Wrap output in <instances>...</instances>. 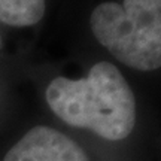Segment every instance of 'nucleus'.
I'll use <instances>...</instances> for the list:
<instances>
[{
  "label": "nucleus",
  "mask_w": 161,
  "mask_h": 161,
  "mask_svg": "<svg viewBox=\"0 0 161 161\" xmlns=\"http://www.w3.org/2000/svg\"><path fill=\"white\" fill-rule=\"evenodd\" d=\"M51 110L66 124L88 128L106 140H122L136 124V98L112 63L100 61L86 78L58 76L46 88Z\"/></svg>",
  "instance_id": "nucleus-1"
},
{
  "label": "nucleus",
  "mask_w": 161,
  "mask_h": 161,
  "mask_svg": "<svg viewBox=\"0 0 161 161\" xmlns=\"http://www.w3.org/2000/svg\"><path fill=\"white\" fill-rule=\"evenodd\" d=\"M90 27L98 43L125 66L142 72L161 67V0L100 3Z\"/></svg>",
  "instance_id": "nucleus-2"
},
{
  "label": "nucleus",
  "mask_w": 161,
  "mask_h": 161,
  "mask_svg": "<svg viewBox=\"0 0 161 161\" xmlns=\"http://www.w3.org/2000/svg\"><path fill=\"white\" fill-rule=\"evenodd\" d=\"M3 161H88L79 145L49 127H35L8 151Z\"/></svg>",
  "instance_id": "nucleus-3"
},
{
  "label": "nucleus",
  "mask_w": 161,
  "mask_h": 161,
  "mask_svg": "<svg viewBox=\"0 0 161 161\" xmlns=\"http://www.w3.org/2000/svg\"><path fill=\"white\" fill-rule=\"evenodd\" d=\"M45 14V0H0V21L12 27L37 24Z\"/></svg>",
  "instance_id": "nucleus-4"
}]
</instances>
